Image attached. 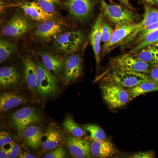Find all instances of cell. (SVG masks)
Listing matches in <instances>:
<instances>
[{
	"mask_svg": "<svg viewBox=\"0 0 158 158\" xmlns=\"http://www.w3.org/2000/svg\"><path fill=\"white\" fill-rule=\"evenodd\" d=\"M96 0H66L65 6L72 17L79 21H86L93 14Z\"/></svg>",
	"mask_w": 158,
	"mask_h": 158,
	"instance_id": "7",
	"label": "cell"
},
{
	"mask_svg": "<svg viewBox=\"0 0 158 158\" xmlns=\"http://www.w3.org/2000/svg\"><path fill=\"white\" fill-rule=\"evenodd\" d=\"M62 136L59 130L54 127H50L44 134L42 139V147L45 150H52L56 148L61 144Z\"/></svg>",
	"mask_w": 158,
	"mask_h": 158,
	"instance_id": "22",
	"label": "cell"
},
{
	"mask_svg": "<svg viewBox=\"0 0 158 158\" xmlns=\"http://www.w3.org/2000/svg\"><path fill=\"white\" fill-rule=\"evenodd\" d=\"M113 29L107 23L103 22L101 27L102 41L106 43L110 40L113 32Z\"/></svg>",
	"mask_w": 158,
	"mask_h": 158,
	"instance_id": "31",
	"label": "cell"
},
{
	"mask_svg": "<svg viewBox=\"0 0 158 158\" xmlns=\"http://www.w3.org/2000/svg\"><path fill=\"white\" fill-rule=\"evenodd\" d=\"M37 2L47 12L53 14L60 5V0H37Z\"/></svg>",
	"mask_w": 158,
	"mask_h": 158,
	"instance_id": "30",
	"label": "cell"
},
{
	"mask_svg": "<svg viewBox=\"0 0 158 158\" xmlns=\"http://www.w3.org/2000/svg\"><path fill=\"white\" fill-rule=\"evenodd\" d=\"M37 89L40 95L47 97L56 93L58 90V79L51 73L43 65H37Z\"/></svg>",
	"mask_w": 158,
	"mask_h": 158,
	"instance_id": "6",
	"label": "cell"
},
{
	"mask_svg": "<svg viewBox=\"0 0 158 158\" xmlns=\"http://www.w3.org/2000/svg\"><path fill=\"white\" fill-rule=\"evenodd\" d=\"M62 32V27L54 20L42 22L34 31V36L42 41L55 39Z\"/></svg>",
	"mask_w": 158,
	"mask_h": 158,
	"instance_id": "11",
	"label": "cell"
},
{
	"mask_svg": "<svg viewBox=\"0 0 158 158\" xmlns=\"http://www.w3.org/2000/svg\"><path fill=\"white\" fill-rule=\"evenodd\" d=\"M150 80L148 74L113 69L104 78L103 82L113 83L128 89Z\"/></svg>",
	"mask_w": 158,
	"mask_h": 158,
	"instance_id": "3",
	"label": "cell"
},
{
	"mask_svg": "<svg viewBox=\"0 0 158 158\" xmlns=\"http://www.w3.org/2000/svg\"><path fill=\"white\" fill-rule=\"evenodd\" d=\"M15 6L21 9L26 15L34 20L42 22L53 20L54 14L44 11L37 2H24L19 3Z\"/></svg>",
	"mask_w": 158,
	"mask_h": 158,
	"instance_id": "15",
	"label": "cell"
},
{
	"mask_svg": "<svg viewBox=\"0 0 158 158\" xmlns=\"http://www.w3.org/2000/svg\"><path fill=\"white\" fill-rule=\"evenodd\" d=\"M90 151L92 156L98 158L113 157L117 153L112 142L107 139L94 141L90 144Z\"/></svg>",
	"mask_w": 158,
	"mask_h": 158,
	"instance_id": "17",
	"label": "cell"
},
{
	"mask_svg": "<svg viewBox=\"0 0 158 158\" xmlns=\"http://www.w3.org/2000/svg\"><path fill=\"white\" fill-rule=\"evenodd\" d=\"M21 134L28 147L33 150L39 149L42 144L43 136L41 128L37 126L31 125L24 130Z\"/></svg>",
	"mask_w": 158,
	"mask_h": 158,
	"instance_id": "18",
	"label": "cell"
},
{
	"mask_svg": "<svg viewBox=\"0 0 158 158\" xmlns=\"http://www.w3.org/2000/svg\"><path fill=\"white\" fill-rule=\"evenodd\" d=\"M158 43V29L151 32L141 42L139 43L130 51L129 53H133L144 48L148 45Z\"/></svg>",
	"mask_w": 158,
	"mask_h": 158,
	"instance_id": "28",
	"label": "cell"
},
{
	"mask_svg": "<svg viewBox=\"0 0 158 158\" xmlns=\"http://www.w3.org/2000/svg\"><path fill=\"white\" fill-rule=\"evenodd\" d=\"M100 87L102 98L110 109L121 108L130 101L129 94L126 88L108 82H103Z\"/></svg>",
	"mask_w": 158,
	"mask_h": 158,
	"instance_id": "2",
	"label": "cell"
},
{
	"mask_svg": "<svg viewBox=\"0 0 158 158\" xmlns=\"http://www.w3.org/2000/svg\"><path fill=\"white\" fill-rule=\"evenodd\" d=\"M85 39V35L81 31H69L59 34L54 39V47L60 52L71 55L82 46Z\"/></svg>",
	"mask_w": 158,
	"mask_h": 158,
	"instance_id": "4",
	"label": "cell"
},
{
	"mask_svg": "<svg viewBox=\"0 0 158 158\" xmlns=\"http://www.w3.org/2000/svg\"><path fill=\"white\" fill-rule=\"evenodd\" d=\"M66 145L71 154L77 158H88L92 156L90 144L81 138L73 136L66 138Z\"/></svg>",
	"mask_w": 158,
	"mask_h": 158,
	"instance_id": "13",
	"label": "cell"
},
{
	"mask_svg": "<svg viewBox=\"0 0 158 158\" xmlns=\"http://www.w3.org/2000/svg\"><path fill=\"white\" fill-rule=\"evenodd\" d=\"M10 147L8 149L9 154V158H17L19 155L20 147L19 144L12 142L10 144Z\"/></svg>",
	"mask_w": 158,
	"mask_h": 158,
	"instance_id": "34",
	"label": "cell"
},
{
	"mask_svg": "<svg viewBox=\"0 0 158 158\" xmlns=\"http://www.w3.org/2000/svg\"><path fill=\"white\" fill-rule=\"evenodd\" d=\"M19 79L17 69L13 66H4L0 69V85L8 88L16 85Z\"/></svg>",
	"mask_w": 158,
	"mask_h": 158,
	"instance_id": "23",
	"label": "cell"
},
{
	"mask_svg": "<svg viewBox=\"0 0 158 158\" xmlns=\"http://www.w3.org/2000/svg\"><path fill=\"white\" fill-rule=\"evenodd\" d=\"M28 20L21 15H14L3 28L2 34L5 37L19 38L31 31Z\"/></svg>",
	"mask_w": 158,
	"mask_h": 158,
	"instance_id": "8",
	"label": "cell"
},
{
	"mask_svg": "<svg viewBox=\"0 0 158 158\" xmlns=\"http://www.w3.org/2000/svg\"><path fill=\"white\" fill-rule=\"evenodd\" d=\"M24 77L26 84L30 90L34 91L37 89V65L30 58L24 62Z\"/></svg>",
	"mask_w": 158,
	"mask_h": 158,
	"instance_id": "24",
	"label": "cell"
},
{
	"mask_svg": "<svg viewBox=\"0 0 158 158\" xmlns=\"http://www.w3.org/2000/svg\"><path fill=\"white\" fill-rule=\"evenodd\" d=\"M15 50V46L11 43L1 39L0 41V63H2L11 56Z\"/></svg>",
	"mask_w": 158,
	"mask_h": 158,
	"instance_id": "27",
	"label": "cell"
},
{
	"mask_svg": "<svg viewBox=\"0 0 158 158\" xmlns=\"http://www.w3.org/2000/svg\"><path fill=\"white\" fill-rule=\"evenodd\" d=\"M112 65L113 69L146 74L148 73L152 67L129 53L114 59Z\"/></svg>",
	"mask_w": 158,
	"mask_h": 158,
	"instance_id": "5",
	"label": "cell"
},
{
	"mask_svg": "<svg viewBox=\"0 0 158 158\" xmlns=\"http://www.w3.org/2000/svg\"><path fill=\"white\" fill-rule=\"evenodd\" d=\"M0 158H9V154L8 149H6L3 147L1 148V149H0Z\"/></svg>",
	"mask_w": 158,
	"mask_h": 158,
	"instance_id": "39",
	"label": "cell"
},
{
	"mask_svg": "<svg viewBox=\"0 0 158 158\" xmlns=\"http://www.w3.org/2000/svg\"><path fill=\"white\" fill-rule=\"evenodd\" d=\"M139 26V23H138L116 27V30L113 31L110 40L104 44L103 46V54L104 55L105 53L107 52L114 46L118 44L122 41H124L127 37L138 28Z\"/></svg>",
	"mask_w": 158,
	"mask_h": 158,
	"instance_id": "16",
	"label": "cell"
},
{
	"mask_svg": "<svg viewBox=\"0 0 158 158\" xmlns=\"http://www.w3.org/2000/svg\"><path fill=\"white\" fill-rule=\"evenodd\" d=\"M124 6L129 9H133V6L130 4L129 0H118Z\"/></svg>",
	"mask_w": 158,
	"mask_h": 158,
	"instance_id": "41",
	"label": "cell"
},
{
	"mask_svg": "<svg viewBox=\"0 0 158 158\" xmlns=\"http://www.w3.org/2000/svg\"><path fill=\"white\" fill-rule=\"evenodd\" d=\"M63 127L74 137L82 138L85 135V132L77 124L73 118H66L63 123Z\"/></svg>",
	"mask_w": 158,
	"mask_h": 158,
	"instance_id": "29",
	"label": "cell"
},
{
	"mask_svg": "<svg viewBox=\"0 0 158 158\" xmlns=\"http://www.w3.org/2000/svg\"><path fill=\"white\" fill-rule=\"evenodd\" d=\"M85 135L93 141H104L106 139V135L103 130L95 125L89 124L85 128Z\"/></svg>",
	"mask_w": 158,
	"mask_h": 158,
	"instance_id": "26",
	"label": "cell"
},
{
	"mask_svg": "<svg viewBox=\"0 0 158 158\" xmlns=\"http://www.w3.org/2000/svg\"><path fill=\"white\" fill-rule=\"evenodd\" d=\"M66 157V151L62 147H57L52 150L51 152L45 154L44 156V158H64Z\"/></svg>",
	"mask_w": 158,
	"mask_h": 158,
	"instance_id": "32",
	"label": "cell"
},
{
	"mask_svg": "<svg viewBox=\"0 0 158 158\" xmlns=\"http://www.w3.org/2000/svg\"><path fill=\"white\" fill-rule=\"evenodd\" d=\"M149 79L158 84V66H152L148 74Z\"/></svg>",
	"mask_w": 158,
	"mask_h": 158,
	"instance_id": "37",
	"label": "cell"
},
{
	"mask_svg": "<svg viewBox=\"0 0 158 158\" xmlns=\"http://www.w3.org/2000/svg\"><path fill=\"white\" fill-rule=\"evenodd\" d=\"M154 157L155 153L152 151L136 153L130 157V158H153Z\"/></svg>",
	"mask_w": 158,
	"mask_h": 158,
	"instance_id": "36",
	"label": "cell"
},
{
	"mask_svg": "<svg viewBox=\"0 0 158 158\" xmlns=\"http://www.w3.org/2000/svg\"><path fill=\"white\" fill-rule=\"evenodd\" d=\"M13 142L12 138L9 133L2 132L0 134V147H3L7 144H10Z\"/></svg>",
	"mask_w": 158,
	"mask_h": 158,
	"instance_id": "35",
	"label": "cell"
},
{
	"mask_svg": "<svg viewBox=\"0 0 158 158\" xmlns=\"http://www.w3.org/2000/svg\"><path fill=\"white\" fill-rule=\"evenodd\" d=\"M133 56L152 66H158V43L148 45L133 53Z\"/></svg>",
	"mask_w": 158,
	"mask_h": 158,
	"instance_id": "20",
	"label": "cell"
},
{
	"mask_svg": "<svg viewBox=\"0 0 158 158\" xmlns=\"http://www.w3.org/2000/svg\"><path fill=\"white\" fill-rule=\"evenodd\" d=\"M41 58L44 66L51 73L58 75L64 68V60L59 56L48 52L38 53Z\"/></svg>",
	"mask_w": 158,
	"mask_h": 158,
	"instance_id": "19",
	"label": "cell"
},
{
	"mask_svg": "<svg viewBox=\"0 0 158 158\" xmlns=\"http://www.w3.org/2000/svg\"><path fill=\"white\" fill-rule=\"evenodd\" d=\"M63 80L66 85L76 81L82 73V60L78 54H71L64 62Z\"/></svg>",
	"mask_w": 158,
	"mask_h": 158,
	"instance_id": "10",
	"label": "cell"
},
{
	"mask_svg": "<svg viewBox=\"0 0 158 158\" xmlns=\"http://www.w3.org/2000/svg\"><path fill=\"white\" fill-rule=\"evenodd\" d=\"M144 2L145 5L153 6H158V0H139Z\"/></svg>",
	"mask_w": 158,
	"mask_h": 158,
	"instance_id": "38",
	"label": "cell"
},
{
	"mask_svg": "<svg viewBox=\"0 0 158 158\" xmlns=\"http://www.w3.org/2000/svg\"><path fill=\"white\" fill-rule=\"evenodd\" d=\"M127 89L129 94L130 101L145 94L158 91V84L151 80L143 82L133 88Z\"/></svg>",
	"mask_w": 158,
	"mask_h": 158,
	"instance_id": "25",
	"label": "cell"
},
{
	"mask_svg": "<svg viewBox=\"0 0 158 158\" xmlns=\"http://www.w3.org/2000/svg\"><path fill=\"white\" fill-rule=\"evenodd\" d=\"M103 22V15L102 12H100L92 26L89 35V40L94 52L98 70L100 62L101 43L102 42L101 27Z\"/></svg>",
	"mask_w": 158,
	"mask_h": 158,
	"instance_id": "14",
	"label": "cell"
},
{
	"mask_svg": "<svg viewBox=\"0 0 158 158\" xmlns=\"http://www.w3.org/2000/svg\"><path fill=\"white\" fill-rule=\"evenodd\" d=\"M103 14L116 27L135 23L138 20V15L115 3L108 4L105 0L100 1Z\"/></svg>",
	"mask_w": 158,
	"mask_h": 158,
	"instance_id": "1",
	"label": "cell"
},
{
	"mask_svg": "<svg viewBox=\"0 0 158 158\" xmlns=\"http://www.w3.org/2000/svg\"><path fill=\"white\" fill-rule=\"evenodd\" d=\"M158 22V8L145 5L143 19L139 23L138 28L125 39L123 41L124 45L128 44L132 41L141 31Z\"/></svg>",
	"mask_w": 158,
	"mask_h": 158,
	"instance_id": "12",
	"label": "cell"
},
{
	"mask_svg": "<svg viewBox=\"0 0 158 158\" xmlns=\"http://www.w3.org/2000/svg\"><path fill=\"white\" fill-rule=\"evenodd\" d=\"M27 101L23 96L11 92L2 93L0 96V110L5 112L18 106Z\"/></svg>",
	"mask_w": 158,
	"mask_h": 158,
	"instance_id": "21",
	"label": "cell"
},
{
	"mask_svg": "<svg viewBox=\"0 0 158 158\" xmlns=\"http://www.w3.org/2000/svg\"><path fill=\"white\" fill-rule=\"evenodd\" d=\"M40 117L36 110L31 107L20 109L12 114L11 120L12 124L19 134L29 126L38 122Z\"/></svg>",
	"mask_w": 158,
	"mask_h": 158,
	"instance_id": "9",
	"label": "cell"
},
{
	"mask_svg": "<svg viewBox=\"0 0 158 158\" xmlns=\"http://www.w3.org/2000/svg\"><path fill=\"white\" fill-rule=\"evenodd\" d=\"M20 158H35L36 157L34 155L31 154V153H29L27 152H24L21 154L19 156V157Z\"/></svg>",
	"mask_w": 158,
	"mask_h": 158,
	"instance_id": "40",
	"label": "cell"
},
{
	"mask_svg": "<svg viewBox=\"0 0 158 158\" xmlns=\"http://www.w3.org/2000/svg\"><path fill=\"white\" fill-rule=\"evenodd\" d=\"M158 29V22L150 26L147 28L144 29V30L141 31L139 34H138L137 37H136L135 40V44L139 43L141 42L143 39L146 37L148 34H149L151 32L155 31Z\"/></svg>",
	"mask_w": 158,
	"mask_h": 158,
	"instance_id": "33",
	"label": "cell"
}]
</instances>
